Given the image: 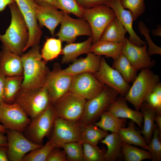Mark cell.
I'll use <instances>...</instances> for the list:
<instances>
[{
    "instance_id": "obj_26",
    "label": "cell",
    "mask_w": 161,
    "mask_h": 161,
    "mask_svg": "<svg viewBox=\"0 0 161 161\" xmlns=\"http://www.w3.org/2000/svg\"><path fill=\"white\" fill-rule=\"evenodd\" d=\"M127 32L125 28L116 17L105 29L100 40L124 44Z\"/></svg>"
},
{
    "instance_id": "obj_43",
    "label": "cell",
    "mask_w": 161,
    "mask_h": 161,
    "mask_svg": "<svg viewBox=\"0 0 161 161\" xmlns=\"http://www.w3.org/2000/svg\"><path fill=\"white\" fill-rule=\"evenodd\" d=\"M67 158L64 151L55 147L49 154L47 161H66Z\"/></svg>"
},
{
    "instance_id": "obj_37",
    "label": "cell",
    "mask_w": 161,
    "mask_h": 161,
    "mask_svg": "<svg viewBox=\"0 0 161 161\" xmlns=\"http://www.w3.org/2000/svg\"><path fill=\"white\" fill-rule=\"evenodd\" d=\"M61 148L64 151L67 160L70 161L84 160L82 144L79 141L67 143Z\"/></svg>"
},
{
    "instance_id": "obj_10",
    "label": "cell",
    "mask_w": 161,
    "mask_h": 161,
    "mask_svg": "<svg viewBox=\"0 0 161 161\" xmlns=\"http://www.w3.org/2000/svg\"><path fill=\"white\" fill-rule=\"evenodd\" d=\"M31 119L20 107L13 103H0V123L6 129L24 132Z\"/></svg>"
},
{
    "instance_id": "obj_21",
    "label": "cell",
    "mask_w": 161,
    "mask_h": 161,
    "mask_svg": "<svg viewBox=\"0 0 161 161\" xmlns=\"http://www.w3.org/2000/svg\"><path fill=\"white\" fill-rule=\"evenodd\" d=\"M0 71L6 76L23 75L21 56L3 48L0 52Z\"/></svg>"
},
{
    "instance_id": "obj_1",
    "label": "cell",
    "mask_w": 161,
    "mask_h": 161,
    "mask_svg": "<svg viewBox=\"0 0 161 161\" xmlns=\"http://www.w3.org/2000/svg\"><path fill=\"white\" fill-rule=\"evenodd\" d=\"M21 58L23 64V80L20 90L36 89L43 86L49 72L42 58L39 44L31 47Z\"/></svg>"
},
{
    "instance_id": "obj_30",
    "label": "cell",
    "mask_w": 161,
    "mask_h": 161,
    "mask_svg": "<svg viewBox=\"0 0 161 161\" xmlns=\"http://www.w3.org/2000/svg\"><path fill=\"white\" fill-rule=\"evenodd\" d=\"M100 116V120L95 125L104 131L112 133H117L121 128L124 127L126 121V119L118 117L108 110Z\"/></svg>"
},
{
    "instance_id": "obj_51",
    "label": "cell",
    "mask_w": 161,
    "mask_h": 161,
    "mask_svg": "<svg viewBox=\"0 0 161 161\" xmlns=\"http://www.w3.org/2000/svg\"><path fill=\"white\" fill-rule=\"evenodd\" d=\"M152 34L155 36H161V27L159 26L152 31Z\"/></svg>"
},
{
    "instance_id": "obj_23",
    "label": "cell",
    "mask_w": 161,
    "mask_h": 161,
    "mask_svg": "<svg viewBox=\"0 0 161 161\" xmlns=\"http://www.w3.org/2000/svg\"><path fill=\"white\" fill-rule=\"evenodd\" d=\"M92 44V37L81 42L67 43L62 48V63L66 64L73 62L79 56L90 52Z\"/></svg>"
},
{
    "instance_id": "obj_32",
    "label": "cell",
    "mask_w": 161,
    "mask_h": 161,
    "mask_svg": "<svg viewBox=\"0 0 161 161\" xmlns=\"http://www.w3.org/2000/svg\"><path fill=\"white\" fill-rule=\"evenodd\" d=\"M23 80V75L6 77L3 102L8 104L13 103L21 89Z\"/></svg>"
},
{
    "instance_id": "obj_7",
    "label": "cell",
    "mask_w": 161,
    "mask_h": 161,
    "mask_svg": "<svg viewBox=\"0 0 161 161\" xmlns=\"http://www.w3.org/2000/svg\"><path fill=\"white\" fill-rule=\"evenodd\" d=\"M116 17L113 10L106 5L84 8L83 18L87 22L91 28L92 44L100 40L105 29Z\"/></svg>"
},
{
    "instance_id": "obj_36",
    "label": "cell",
    "mask_w": 161,
    "mask_h": 161,
    "mask_svg": "<svg viewBox=\"0 0 161 161\" xmlns=\"http://www.w3.org/2000/svg\"><path fill=\"white\" fill-rule=\"evenodd\" d=\"M56 8L68 14L83 18V8L76 0H54Z\"/></svg>"
},
{
    "instance_id": "obj_11",
    "label": "cell",
    "mask_w": 161,
    "mask_h": 161,
    "mask_svg": "<svg viewBox=\"0 0 161 161\" xmlns=\"http://www.w3.org/2000/svg\"><path fill=\"white\" fill-rule=\"evenodd\" d=\"M79 122L58 117L56 118L50 139L56 147L61 148L64 144L71 142H79L80 124Z\"/></svg>"
},
{
    "instance_id": "obj_50",
    "label": "cell",
    "mask_w": 161,
    "mask_h": 161,
    "mask_svg": "<svg viewBox=\"0 0 161 161\" xmlns=\"http://www.w3.org/2000/svg\"><path fill=\"white\" fill-rule=\"evenodd\" d=\"M155 121L156 122L157 127L161 133V114H157L155 118Z\"/></svg>"
},
{
    "instance_id": "obj_40",
    "label": "cell",
    "mask_w": 161,
    "mask_h": 161,
    "mask_svg": "<svg viewBox=\"0 0 161 161\" xmlns=\"http://www.w3.org/2000/svg\"><path fill=\"white\" fill-rule=\"evenodd\" d=\"M144 0H120L121 4L126 9L131 13L135 21L145 10Z\"/></svg>"
},
{
    "instance_id": "obj_8",
    "label": "cell",
    "mask_w": 161,
    "mask_h": 161,
    "mask_svg": "<svg viewBox=\"0 0 161 161\" xmlns=\"http://www.w3.org/2000/svg\"><path fill=\"white\" fill-rule=\"evenodd\" d=\"M86 100L69 92L52 105L57 117L66 120L79 121L83 114Z\"/></svg>"
},
{
    "instance_id": "obj_28",
    "label": "cell",
    "mask_w": 161,
    "mask_h": 161,
    "mask_svg": "<svg viewBox=\"0 0 161 161\" xmlns=\"http://www.w3.org/2000/svg\"><path fill=\"white\" fill-rule=\"evenodd\" d=\"M80 124L79 142L97 145L98 143L106 136L108 131L100 128L95 125Z\"/></svg>"
},
{
    "instance_id": "obj_3",
    "label": "cell",
    "mask_w": 161,
    "mask_h": 161,
    "mask_svg": "<svg viewBox=\"0 0 161 161\" xmlns=\"http://www.w3.org/2000/svg\"><path fill=\"white\" fill-rule=\"evenodd\" d=\"M160 79L159 76L150 69H142L125 96V99L139 111L148 95L160 82Z\"/></svg>"
},
{
    "instance_id": "obj_22",
    "label": "cell",
    "mask_w": 161,
    "mask_h": 161,
    "mask_svg": "<svg viewBox=\"0 0 161 161\" xmlns=\"http://www.w3.org/2000/svg\"><path fill=\"white\" fill-rule=\"evenodd\" d=\"M126 101L124 98L117 97L108 108V111L118 117L131 120L142 129L143 121V113L129 108Z\"/></svg>"
},
{
    "instance_id": "obj_19",
    "label": "cell",
    "mask_w": 161,
    "mask_h": 161,
    "mask_svg": "<svg viewBox=\"0 0 161 161\" xmlns=\"http://www.w3.org/2000/svg\"><path fill=\"white\" fill-rule=\"evenodd\" d=\"M35 14L40 27H46L54 36L55 30L60 24L64 12L49 5H38Z\"/></svg>"
},
{
    "instance_id": "obj_34",
    "label": "cell",
    "mask_w": 161,
    "mask_h": 161,
    "mask_svg": "<svg viewBox=\"0 0 161 161\" xmlns=\"http://www.w3.org/2000/svg\"><path fill=\"white\" fill-rule=\"evenodd\" d=\"M121 150L126 161H141L151 159V155L148 151L124 143H123Z\"/></svg>"
},
{
    "instance_id": "obj_13",
    "label": "cell",
    "mask_w": 161,
    "mask_h": 161,
    "mask_svg": "<svg viewBox=\"0 0 161 161\" xmlns=\"http://www.w3.org/2000/svg\"><path fill=\"white\" fill-rule=\"evenodd\" d=\"M7 151L8 161H22L24 157L30 151L42 145L35 143L27 139L22 132L6 130Z\"/></svg>"
},
{
    "instance_id": "obj_29",
    "label": "cell",
    "mask_w": 161,
    "mask_h": 161,
    "mask_svg": "<svg viewBox=\"0 0 161 161\" xmlns=\"http://www.w3.org/2000/svg\"><path fill=\"white\" fill-rule=\"evenodd\" d=\"M140 109L143 114V125L141 133L148 144L156 127L154 122L157 113L154 108L145 101L142 104Z\"/></svg>"
},
{
    "instance_id": "obj_49",
    "label": "cell",
    "mask_w": 161,
    "mask_h": 161,
    "mask_svg": "<svg viewBox=\"0 0 161 161\" xmlns=\"http://www.w3.org/2000/svg\"><path fill=\"white\" fill-rule=\"evenodd\" d=\"M7 136L4 135V134L0 133V146L7 147Z\"/></svg>"
},
{
    "instance_id": "obj_25",
    "label": "cell",
    "mask_w": 161,
    "mask_h": 161,
    "mask_svg": "<svg viewBox=\"0 0 161 161\" xmlns=\"http://www.w3.org/2000/svg\"><path fill=\"white\" fill-rule=\"evenodd\" d=\"M135 123L131 120L128 127L121 128L117 133L123 143L138 146L148 151V144L143 137L136 129Z\"/></svg>"
},
{
    "instance_id": "obj_38",
    "label": "cell",
    "mask_w": 161,
    "mask_h": 161,
    "mask_svg": "<svg viewBox=\"0 0 161 161\" xmlns=\"http://www.w3.org/2000/svg\"><path fill=\"white\" fill-rule=\"evenodd\" d=\"M161 133L158 127H156L151 139L148 144V151L151 155L153 161H160L161 160V143L159 138Z\"/></svg>"
},
{
    "instance_id": "obj_39",
    "label": "cell",
    "mask_w": 161,
    "mask_h": 161,
    "mask_svg": "<svg viewBox=\"0 0 161 161\" xmlns=\"http://www.w3.org/2000/svg\"><path fill=\"white\" fill-rule=\"evenodd\" d=\"M84 160L104 161L103 153L97 145L88 143L82 144Z\"/></svg>"
},
{
    "instance_id": "obj_18",
    "label": "cell",
    "mask_w": 161,
    "mask_h": 161,
    "mask_svg": "<svg viewBox=\"0 0 161 161\" xmlns=\"http://www.w3.org/2000/svg\"><path fill=\"white\" fill-rule=\"evenodd\" d=\"M114 11L116 17L120 21L129 35V40L132 44L139 46L146 44L134 31L133 27L134 21L131 13L122 5L120 0H108L106 5Z\"/></svg>"
},
{
    "instance_id": "obj_47",
    "label": "cell",
    "mask_w": 161,
    "mask_h": 161,
    "mask_svg": "<svg viewBox=\"0 0 161 161\" xmlns=\"http://www.w3.org/2000/svg\"><path fill=\"white\" fill-rule=\"evenodd\" d=\"M34 1L38 5H49L57 9L54 0H34Z\"/></svg>"
},
{
    "instance_id": "obj_20",
    "label": "cell",
    "mask_w": 161,
    "mask_h": 161,
    "mask_svg": "<svg viewBox=\"0 0 161 161\" xmlns=\"http://www.w3.org/2000/svg\"><path fill=\"white\" fill-rule=\"evenodd\" d=\"M101 58L100 56L90 52L87 54L85 58L76 59L62 71L64 73L72 76L84 73L94 74L99 69Z\"/></svg>"
},
{
    "instance_id": "obj_31",
    "label": "cell",
    "mask_w": 161,
    "mask_h": 161,
    "mask_svg": "<svg viewBox=\"0 0 161 161\" xmlns=\"http://www.w3.org/2000/svg\"><path fill=\"white\" fill-rule=\"evenodd\" d=\"M112 67L120 73L128 83L133 82L137 75V70L122 53L114 60Z\"/></svg>"
},
{
    "instance_id": "obj_2",
    "label": "cell",
    "mask_w": 161,
    "mask_h": 161,
    "mask_svg": "<svg viewBox=\"0 0 161 161\" xmlns=\"http://www.w3.org/2000/svg\"><path fill=\"white\" fill-rule=\"evenodd\" d=\"M9 6L11 14L10 23L5 33L0 34V40L4 48L21 56L28 41V28L15 2Z\"/></svg>"
},
{
    "instance_id": "obj_27",
    "label": "cell",
    "mask_w": 161,
    "mask_h": 161,
    "mask_svg": "<svg viewBox=\"0 0 161 161\" xmlns=\"http://www.w3.org/2000/svg\"><path fill=\"white\" fill-rule=\"evenodd\" d=\"M107 148L103 155L104 160L114 161L120 155L123 142L117 133L108 134L100 141Z\"/></svg>"
},
{
    "instance_id": "obj_9",
    "label": "cell",
    "mask_w": 161,
    "mask_h": 161,
    "mask_svg": "<svg viewBox=\"0 0 161 161\" xmlns=\"http://www.w3.org/2000/svg\"><path fill=\"white\" fill-rule=\"evenodd\" d=\"M27 26L29 38L25 52L29 48L39 44L42 31L36 17L38 4L34 0H14Z\"/></svg>"
},
{
    "instance_id": "obj_41",
    "label": "cell",
    "mask_w": 161,
    "mask_h": 161,
    "mask_svg": "<svg viewBox=\"0 0 161 161\" xmlns=\"http://www.w3.org/2000/svg\"><path fill=\"white\" fill-rule=\"evenodd\" d=\"M138 28L140 33L145 37L146 42L148 45L147 52L150 55L155 54H161V48L157 46L152 41L149 35V30L142 21L139 22Z\"/></svg>"
},
{
    "instance_id": "obj_45",
    "label": "cell",
    "mask_w": 161,
    "mask_h": 161,
    "mask_svg": "<svg viewBox=\"0 0 161 161\" xmlns=\"http://www.w3.org/2000/svg\"><path fill=\"white\" fill-rule=\"evenodd\" d=\"M6 76L0 71V103L3 102V99Z\"/></svg>"
},
{
    "instance_id": "obj_6",
    "label": "cell",
    "mask_w": 161,
    "mask_h": 161,
    "mask_svg": "<svg viewBox=\"0 0 161 161\" xmlns=\"http://www.w3.org/2000/svg\"><path fill=\"white\" fill-rule=\"evenodd\" d=\"M119 94L115 90L105 86L98 94L86 101L80 122L91 124L108 108Z\"/></svg>"
},
{
    "instance_id": "obj_44",
    "label": "cell",
    "mask_w": 161,
    "mask_h": 161,
    "mask_svg": "<svg viewBox=\"0 0 161 161\" xmlns=\"http://www.w3.org/2000/svg\"><path fill=\"white\" fill-rule=\"evenodd\" d=\"M83 8H89L101 5H106L108 0H76Z\"/></svg>"
},
{
    "instance_id": "obj_24",
    "label": "cell",
    "mask_w": 161,
    "mask_h": 161,
    "mask_svg": "<svg viewBox=\"0 0 161 161\" xmlns=\"http://www.w3.org/2000/svg\"><path fill=\"white\" fill-rule=\"evenodd\" d=\"M124 44L100 40L92 44L90 52L100 56L105 55L114 60L122 54Z\"/></svg>"
},
{
    "instance_id": "obj_14",
    "label": "cell",
    "mask_w": 161,
    "mask_h": 161,
    "mask_svg": "<svg viewBox=\"0 0 161 161\" xmlns=\"http://www.w3.org/2000/svg\"><path fill=\"white\" fill-rule=\"evenodd\" d=\"M105 86L94 74L82 73L74 76L69 92L88 100L100 93Z\"/></svg>"
},
{
    "instance_id": "obj_33",
    "label": "cell",
    "mask_w": 161,
    "mask_h": 161,
    "mask_svg": "<svg viewBox=\"0 0 161 161\" xmlns=\"http://www.w3.org/2000/svg\"><path fill=\"white\" fill-rule=\"evenodd\" d=\"M62 42L58 38H47L41 52L42 59L47 62L57 58L61 54Z\"/></svg>"
},
{
    "instance_id": "obj_16",
    "label": "cell",
    "mask_w": 161,
    "mask_h": 161,
    "mask_svg": "<svg viewBox=\"0 0 161 161\" xmlns=\"http://www.w3.org/2000/svg\"><path fill=\"white\" fill-rule=\"evenodd\" d=\"M97 79L105 85L112 88L125 96L130 86L115 69L110 66L103 58H101L98 71L94 74Z\"/></svg>"
},
{
    "instance_id": "obj_4",
    "label": "cell",
    "mask_w": 161,
    "mask_h": 161,
    "mask_svg": "<svg viewBox=\"0 0 161 161\" xmlns=\"http://www.w3.org/2000/svg\"><path fill=\"white\" fill-rule=\"evenodd\" d=\"M13 103L18 104L31 119L42 113L51 103L44 86L32 90H20Z\"/></svg>"
},
{
    "instance_id": "obj_48",
    "label": "cell",
    "mask_w": 161,
    "mask_h": 161,
    "mask_svg": "<svg viewBox=\"0 0 161 161\" xmlns=\"http://www.w3.org/2000/svg\"><path fill=\"white\" fill-rule=\"evenodd\" d=\"M14 2V0H0V13L3 11L7 6Z\"/></svg>"
},
{
    "instance_id": "obj_12",
    "label": "cell",
    "mask_w": 161,
    "mask_h": 161,
    "mask_svg": "<svg viewBox=\"0 0 161 161\" xmlns=\"http://www.w3.org/2000/svg\"><path fill=\"white\" fill-rule=\"evenodd\" d=\"M60 24V29L56 35L62 42L67 43L73 42L77 38L81 35L92 37L91 28L83 18H74L64 12Z\"/></svg>"
},
{
    "instance_id": "obj_52",
    "label": "cell",
    "mask_w": 161,
    "mask_h": 161,
    "mask_svg": "<svg viewBox=\"0 0 161 161\" xmlns=\"http://www.w3.org/2000/svg\"><path fill=\"white\" fill-rule=\"evenodd\" d=\"M6 133V129L4 126L0 124V133L4 134Z\"/></svg>"
},
{
    "instance_id": "obj_35",
    "label": "cell",
    "mask_w": 161,
    "mask_h": 161,
    "mask_svg": "<svg viewBox=\"0 0 161 161\" xmlns=\"http://www.w3.org/2000/svg\"><path fill=\"white\" fill-rule=\"evenodd\" d=\"M55 147V145L50 140L44 145L28 153L22 161H47L50 153Z\"/></svg>"
},
{
    "instance_id": "obj_46",
    "label": "cell",
    "mask_w": 161,
    "mask_h": 161,
    "mask_svg": "<svg viewBox=\"0 0 161 161\" xmlns=\"http://www.w3.org/2000/svg\"><path fill=\"white\" fill-rule=\"evenodd\" d=\"M7 147L0 146V161H8Z\"/></svg>"
},
{
    "instance_id": "obj_5",
    "label": "cell",
    "mask_w": 161,
    "mask_h": 161,
    "mask_svg": "<svg viewBox=\"0 0 161 161\" xmlns=\"http://www.w3.org/2000/svg\"><path fill=\"white\" fill-rule=\"evenodd\" d=\"M57 116L51 103L42 113L31 119L24 131L25 136L36 144L42 145L44 138L52 130Z\"/></svg>"
},
{
    "instance_id": "obj_17",
    "label": "cell",
    "mask_w": 161,
    "mask_h": 161,
    "mask_svg": "<svg viewBox=\"0 0 161 161\" xmlns=\"http://www.w3.org/2000/svg\"><path fill=\"white\" fill-rule=\"evenodd\" d=\"M122 53L137 70L143 68L150 69L155 64L147 52L146 44L141 46L136 45L130 42L127 37Z\"/></svg>"
},
{
    "instance_id": "obj_42",
    "label": "cell",
    "mask_w": 161,
    "mask_h": 161,
    "mask_svg": "<svg viewBox=\"0 0 161 161\" xmlns=\"http://www.w3.org/2000/svg\"><path fill=\"white\" fill-rule=\"evenodd\" d=\"M145 101L155 110L157 114H161V96L157 95L152 91Z\"/></svg>"
},
{
    "instance_id": "obj_15",
    "label": "cell",
    "mask_w": 161,
    "mask_h": 161,
    "mask_svg": "<svg viewBox=\"0 0 161 161\" xmlns=\"http://www.w3.org/2000/svg\"><path fill=\"white\" fill-rule=\"evenodd\" d=\"M73 77L59 69L49 72L43 86L47 90L51 103L53 104L69 92Z\"/></svg>"
}]
</instances>
